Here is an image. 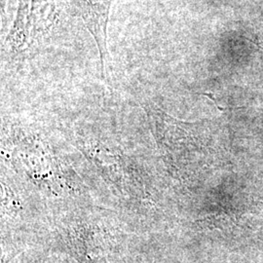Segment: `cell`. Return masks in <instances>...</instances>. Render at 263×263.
I'll list each match as a JSON object with an SVG mask.
<instances>
[{"instance_id": "obj_1", "label": "cell", "mask_w": 263, "mask_h": 263, "mask_svg": "<svg viewBox=\"0 0 263 263\" xmlns=\"http://www.w3.org/2000/svg\"><path fill=\"white\" fill-rule=\"evenodd\" d=\"M57 19L54 0H19L7 43L16 51L28 50L47 34Z\"/></svg>"}, {"instance_id": "obj_2", "label": "cell", "mask_w": 263, "mask_h": 263, "mask_svg": "<svg viewBox=\"0 0 263 263\" xmlns=\"http://www.w3.org/2000/svg\"><path fill=\"white\" fill-rule=\"evenodd\" d=\"M114 0H73L74 15L84 23L99 49L102 71L104 74L109 60L107 48V26Z\"/></svg>"}]
</instances>
